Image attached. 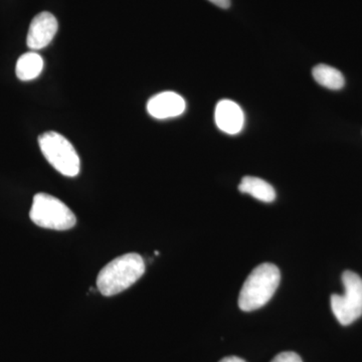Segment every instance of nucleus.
I'll return each mask as SVG.
<instances>
[{"label": "nucleus", "mask_w": 362, "mask_h": 362, "mask_svg": "<svg viewBox=\"0 0 362 362\" xmlns=\"http://www.w3.org/2000/svg\"><path fill=\"white\" fill-rule=\"evenodd\" d=\"M144 259L136 252L114 259L100 271L97 288L104 296L110 297L125 291L144 275Z\"/></svg>", "instance_id": "obj_1"}, {"label": "nucleus", "mask_w": 362, "mask_h": 362, "mask_svg": "<svg viewBox=\"0 0 362 362\" xmlns=\"http://www.w3.org/2000/svg\"><path fill=\"white\" fill-rule=\"evenodd\" d=\"M312 75L319 85L323 86L327 89L340 90L345 84L341 71L333 66L324 65V64L316 66L312 71Z\"/></svg>", "instance_id": "obj_11"}, {"label": "nucleus", "mask_w": 362, "mask_h": 362, "mask_svg": "<svg viewBox=\"0 0 362 362\" xmlns=\"http://www.w3.org/2000/svg\"><path fill=\"white\" fill-rule=\"evenodd\" d=\"M209 1L223 9L228 8L230 6V0H209Z\"/></svg>", "instance_id": "obj_13"}, {"label": "nucleus", "mask_w": 362, "mask_h": 362, "mask_svg": "<svg viewBox=\"0 0 362 362\" xmlns=\"http://www.w3.org/2000/svg\"><path fill=\"white\" fill-rule=\"evenodd\" d=\"M220 362H247L244 359L240 358L238 356H228L225 358L221 359Z\"/></svg>", "instance_id": "obj_14"}, {"label": "nucleus", "mask_w": 362, "mask_h": 362, "mask_svg": "<svg viewBox=\"0 0 362 362\" xmlns=\"http://www.w3.org/2000/svg\"><path fill=\"white\" fill-rule=\"evenodd\" d=\"M344 294L331 296V309L338 322L350 325L362 316V278L352 271L342 274Z\"/></svg>", "instance_id": "obj_5"}, {"label": "nucleus", "mask_w": 362, "mask_h": 362, "mask_svg": "<svg viewBox=\"0 0 362 362\" xmlns=\"http://www.w3.org/2000/svg\"><path fill=\"white\" fill-rule=\"evenodd\" d=\"M44 69V59L35 52H26L16 63V76L21 81H32L39 77Z\"/></svg>", "instance_id": "obj_10"}, {"label": "nucleus", "mask_w": 362, "mask_h": 362, "mask_svg": "<svg viewBox=\"0 0 362 362\" xmlns=\"http://www.w3.org/2000/svg\"><path fill=\"white\" fill-rule=\"evenodd\" d=\"M271 362H303L301 357L295 352L287 351L279 354L277 356L274 357Z\"/></svg>", "instance_id": "obj_12"}, {"label": "nucleus", "mask_w": 362, "mask_h": 362, "mask_svg": "<svg viewBox=\"0 0 362 362\" xmlns=\"http://www.w3.org/2000/svg\"><path fill=\"white\" fill-rule=\"evenodd\" d=\"M39 144L45 159L61 175L75 177L80 173V157L65 136L49 131L40 136Z\"/></svg>", "instance_id": "obj_4"}, {"label": "nucleus", "mask_w": 362, "mask_h": 362, "mask_svg": "<svg viewBox=\"0 0 362 362\" xmlns=\"http://www.w3.org/2000/svg\"><path fill=\"white\" fill-rule=\"evenodd\" d=\"M214 120L218 129L226 134L235 135L244 127V112L235 102L221 100L216 105Z\"/></svg>", "instance_id": "obj_8"}, {"label": "nucleus", "mask_w": 362, "mask_h": 362, "mask_svg": "<svg viewBox=\"0 0 362 362\" xmlns=\"http://www.w3.org/2000/svg\"><path fill=\"white\" fill-rule=\"evenodd\" d=\"M30 218L40 228L68 230L77 223L75 214L63 202L51 194L40 192L33 197Z\"/></svg>", "instance_id": "obj_3"}, {"label": "nucleus", "mask_w": 362, "mask_h": 362, "mask_svg": "<svg viewBox=\"0 0 362 362\" xmlns=\"http://www.w3.org/2000/svg\"><path fill=\"white\" fill-rule=\"evenodd\" d=\"M59 25L56 16L44 11L35 16L28 28L26 44L33 51H39L51 44L58 32Z\"/></svg>", "instance_id": "obj_6"}, {"label": "nucleus", "mask_w": 362, "mask_h": 362, "mask_svg": "<svg viewBox=\"0 0 362 362\" xmlns=\"http://www.w3.org/2000/svg\"><path fill=\"white\" fill-rule=\"evenodd\" d=\"M239 190L242 194H250L259 202H272L276 199L275 189L270 183L254 176H245L240 181Z\"/></svg>", "instance_id": "obj_9"}, {"label": "nucleus", "mask_w": 362, "mask_h": 362, "mask_svg": "<svg viewBox=\"0 0 362 362\" xmlns=\"http://www.w3.org/2000/svg\"><path fill=\"white\" fill-rule=\"evenodd\" d=\"M281 274L274 264H261L251 272L239 296L240 310L251 312L265 306L280 284Z\"/></svg>", "instance_id": "obj_2"}, {"label": "nucleus", "mask_w": 362, "mask_h": 362, "mask_svg": "<svg viewBox=\"0 0 362 362\" xmlns=\"http://www.w3.org/2000/svg\"><path fill=\"white\" fill-rule=\"evenodd\" d=\"M185 108L187 104L185 99L175 92L159 93L147 103L149 115L160 120L180 116Z\"/></svg>", "instance_id": "obj_7"}]
</instances>
